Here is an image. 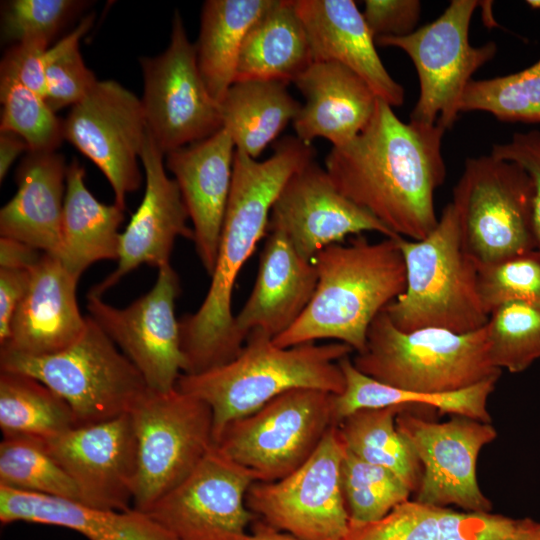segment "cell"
Returning a JSON list of instances; mask_svg holds the SVG:
<instances>
[{
    "mask_svg": "<svg viewBox=\"0 0 540 540\" xmlns=\"http://www.w3.org/2000/svg\"><path fill=\"white\" fill-rule=\"evenodd\" d=\"M440 125L404 122L378 98L362 131L332 147L325 170L335 187L398 237L421 240L437 226L434 195L446 177Z\"/></svg>",
    "mask_w": 540,
    "mask_h": 540,
    "instance_id": "1",
    "label": "cell"
},
{
    "mask_svg": "<svg viewBox=\"0 0 540 540\" xmlns=\"http://www.w3.org/2000/svg\"><path fill=\"white\" fill-rule=\"evenodd\" d=\"M315 149L296 136L279 140L273 154L257 161L235 149L229 200L207 294L180 322L183 374L221 366L239 355L246 339L237 330L232 293L243 265L268 230L275 200L289 178L314 161Z\"/></svg>",
    "mask_w": 540,
    "mask_h": 540,
    "instance_id": "2",
    "label": "cell"
},
{
    "mask_svg": "<svg viewBox=\"0 0 540 540\" xmlns=\"http://www.w3.org/2000/svg\"><path fill=\"white\" fill-rule=\"evenodd\" d=\"M398 238L370 242L360 234L319 251L312 259L318 275L314 294L299 319L273 338L274 344L287 348L333 339L363 351L375 317L406 288Z\"/></svg>",
    "mask_w": 540,
    "mask_h": 540,
    "instance_id": "3",
    "label": "cell"
},
{
    "mask_svg": "<svg viewBox=\"0 0 540 540\" xmlns=\"http://www.w3.org/2000/svg\"><path fill=\"white\" fill-rule=\"evenodd\" d=\"M352 351L341 342L282 348L270 336L253 331L233 360L197 374H181L175 387L209 405L215 444L229 423L289 390L341 394L345 379L338 361Z\"/></svg>",
    "mask_w": 540,
    "mask_h": 540,
    "instance_id": "4",
    "label": "cell"
},
{
    "mask_svg": "<svg viewBox=\"0 0 540 540\" xmlns=\"http://www.w3.org/2000/svg\"><path fill=\"white\" fill-rule=\"evenodd\" d=\"M406 269L403 294L383 310L401 331L441 328L469 333L489 314L478 288V266L463 246L458 218L448 203L434 230L421 240L397 239Z\"/></svg>",
    "mask_w": 540,
    "mask_h": 540,
    "instance_id": "5",
    "label": "cell"
},
{
    "mask_svg": "<svg viewBox=\"0 0 540 540\" xmlns=\"http://www.w3.org/2000/svg\"><path fill=\"white\" fill-rule=\"evenodd\" d=\"M351 360L381 383L425 394L460 391L501 374L490 359L485 326L469 333L432 327L404 332L384 311L371 323L363 351Z\"/></svg>",
    "mask_w": 540,
    "mask_h": 540,
    "instance_id": "6",
    "label": "cell"
},
{
    "mask_svg": "<svg viewBox=\"0 0 540 540\" xmlns=\"http://www.w3.org/2000/svg\"><path fill=\"white\" fill-rule=\"evenodd\" d=\"M0 369L31 376L67 402L76 426L129 413L148 390L138 369L90 317L67 348L31 356L0 350Z\"/></svg>",
    "mask_w": 540,
    "mask_h": 540,
    "instance_id": "7",
    "label": "cell"
},
{
    "mask_svg": "<svg viewBox=\"0 0 540 540\" xmlns=\"http://www.w3.org/2000/svg\"><path fill=\"white\" fill-rule=\"evenodd\" d=\"M533 193L517 163L492 154L466 159L451 203L463 246L478 267L536 249Z\"/></svg>",
    "mask_w": 540,
    "mask_h": 540,
    "instance_id": "8",
    "label": "cell"
},
{
    "mask_svg": "<svg viewBox=\"0 0 540 540\" xmlns=\"http://www.w3.org/2000/svg\"><path fill=\"white\" fill-rule=\"evenodd\" d=\"M136 439L133 508L146 512L180 484L214 445L211 408L178 390L148 388L129 412Z\"/></svg>",
    "mask_w": 540,
    "mask_h": 540,
    "instance_id": "9",
    "label": "cell"
},
{
    "mask_svg": "<svg viewBox=\"0 0 540 540\" xmlns=\"http://www.w3.org/2000/svg\"><path fill=\"white\" fill-rule=\"evenodd\" d=\"M333 395L310 388L284 392L229 423L215 445L256 481L280 480L304 464L336 425Z\"/></svg>",
    "mask_w": 540,
    "mask_h": 540,
    "instance_id": "10",
    "label": "cell"
},
{
    "mask_svg": "<svg viewBox=\"0 0 540 540\" xmlns=\"http://www.w3.org/2000/svg\"><path fill=\"white\" fill-rule=\"evenodd\" d=\"M476 0H452L434 21L402 37H381L377 45L396 47L413 62L419 79V97L410 120L453 127L460 104L473 74L492 60L495 42L474 47L469 42Z\"/></svg>",
    "mask_w": 540,
    "mask_h": 540,
    "instance_id": "11",
    "label": "cell"
},
{
    "mask_svg": "<svg viewBox=\"0 0 540 540\" xmlns=\"http://www.w3.org/2000/svg\"><path fill=\"white\" fill-rule=\"evenodd\" d=\"M345 446L332 425L311 457L286 477L255 481L247 508L271 527L300 540H343L350 530L341 482Z\"/></svg>",
    "mask_w": 540,
    "mask_h": 540,
    "instance_id": "12",
    "label": "cell"
},
{
    "mask_svg": "<svg viewBox=\"0 0 540 540\" xmlns=\"http://www.w3.org/2000/svg\"><path fill=\"white\" fill-rule=\"evenodd\" d=\"M140 64L148 132L164 155L223 128L220 104L204 84L179 11L174 12L166 50L141 58Z\"/></svg>",
    "mask_w": 540,
    "mask_h": 540,
    "instance_id": "13",
    "label": "cell"
},
{
    "mask_svg": "<svg viewBox=\"0 0 540 540\" xmlns=\"http://www.w3.org/2000/svg\"><path fill=\"white\" fill-rule=\"evenodd\" d=\"M180 281L171 264L158 268L152 289L125 308L87 295L89 316L133 363L149 389L168 392L186 371L175 302Z\"/></svg>",
    "mask_w": 540,
    "mask_h": 540,
    "instance_id": "14",
    "label": "cell"
},
{
    "mask_svg": "<svg viewBox=\"0 0 540 540\" xmlns=\"http://www.w3.org/2000/svg\"><path fill=\"white\" fill-rule=\"evenodd\" d=\"M256 481L214 444L196 468L145 513L177 540H246L257 518L246 506Z\"/></svg>",
    "mask_w": 540,
    "mask_h": 540,
    "instance_id": "15",
    "label": "cell"
},
{
    "mask_svg": "<svg viewBox=\"0 0 540 540\" xmlns=\"http://www.w3.org/2000/svg\"><path fill=\"white\" fill-rule=\"evenodd\" d=\"M396 427L421 463L417 502L491 512L492 503L481 491L476 476L481 449L497 437L491 423L459 415L438 423L406 410L397 415Z\"/></svg>",
    "mask_w": 540,
    "mask_h": 540,
    "instance_id": "16",
    "label": "cell"
},
{
    "mask_svg": "<svg viewBox=\"0 0 540 540\" xmlns=\"http://www.w3.org/2000/svg\"><path fill=\"white\" fill-rule=\"evenodd\" d=\"M62 123L64 139L101 170L114 203L126 210L127 195L142 181L138 159L148 128L141 100L116 81H98Z\"/></svg>",
    "mask_w": 540,
    "mask_h": 540,
    "instance_id": "17",
    "label": "cell"
},
{
    "mask_svg": "<svg viewBox=\"0 0 540 540\" xmlns=\"http://www.w3.org/2000/svg\"><path fill=\"white\" fill-rule=\"evenodd\" d=\"M268 230L283 232L298 254L312 261L345 237L377 232L398 238L377 218L345 197L314 161L294 173L275 200Z\"/></svg>",
    "mask_w": 540,
    "mask_h": 540,
    "instance_id": "18",
    "label": "cell"
},
{
    "mask_svg": "<svg viewBox=\"0 0 540 540\" xmlns=\"http://www.w3.org/2000/svg\"><path fill=\"white\" fill-rule=\"evenodd\" d=\"M45 445L77 486L82 503L119 511L133 508L137 448L129 413L74 426Z\"/></svg>",
    "mask_w": 540,
    "mask_h": 540,
    "instance_id": "19",
    "label": "cell"
},
{
    "mask_svg": "<svg viewBox=\"0 0 540 540\" xmlns=\"http://www.w3.org/2000/svg\"><path fill=\"white\" fill-rule=\"evenodd\" d=\"M140 161L145 173V192L139 207L120 236L116 269L88 294L100 296L115 286L126 274L142 264L160 268L170 263L177 237L193 240V229L180 189L164 167V154L147 133Z\"/></svg>",
    "mask_w": 540,
    "mask_h": 540,
    "instance_id": "20",
    "label": "cell"
},
{
    "mask_svg": "<svg viewBox=\"0 0 540 540\" xmlns=\"http://www.w3.org/2000/svg\"><path fill=\"white\" fill-rule=\"evenodd\" d=\"M235 145L222 128L210 137L166 154L193 225L196 253L211 276L229 200Z\"/></svg>",
    "mask_w": 540,
    "mask_h": 540,
    "instance_id": "21",
    "label": "cell"
},
{
    "mask_svg": "<svg viewBox=\"0 0 540 540\" xmlns=\"http://www.w3.org/2000/svg\"><path fill=\"white\" fill-rule=\"evenodd\" d=\"M309 41L313 62H336L360 76L392 107L404 89L386 70L375 39L353 0H292Z\"/></svg>",
    "mask_w": 540,
    "mask_h": 540,
    "instance_id": "22",
    "label": "cell"
},
{
    "mask_svg": "<svg viewBox=\"0 0 540 540\" xmlns=\"http://www.w3.org/2000/svg\"><path fill=\"white\" fill-rule=\"evenodd\" d=\"M78 280L58 258L44 253L33 268L28 290L13 316L9 338L0 350L40 356L77 341L87 324L77 302Z\"/></svg>",
    "mask_w": 540,
    "mask_h": 540,
    "instance_id": "23",
    "label": "cell"
},
{
    "mask_svg": "<svg viewBox=\"0 0 540 540\" xmlns=\"http://www.w3.org/2000/svg\"><path fill=\"white\" fill-rule=\"evenodd\" d=\"M249 298L235 316L247 340L253 331L275 338L288 330L309 304L318 282L312 261L301 257L280 230H269Z\"/></svg>",
    "mask_w": 540,
    "mask_h": 540,
    "instance_id": "24",
    "label": "cell"
},
{
    "mask_svg": "<svg viewBox=\"0 0 540 540\" xmlns=\"http://www.w3.org/2000/svg\"><path fill=\"white\" fill-rule=\"evenodd\" d=\"M294 84L305 103L292 123L306 144L318 137L332 147L347 144L366 126L378 100L360 76L336 62H313Z\"/></svg>",
    "mask_w": 540,
    "mask_h": 540,
    "instance_id": "25",
    "label": "cell"
},
{
    "mask_svg": "<svg viewBox=\"0 0 540 540\" xmlns=\"http://www.w3.org/2000/svg\"><path fill=\"white\" fill-rule=\"evenodd\" d=\"M67 166L54 152H28L16 171L17 192L0 210V234L58 258Z\"/></svg>",
    "mask_w": 540,
    "mask_h": 540,
    "instance_id": "26",
    "label": "cell"
},
{
    "mask_svg": "<svg viewBox=\"0 0 540 540\" xmlns=\"http://www.w3.org/2000/svg\"><path fill=\"white\" fill-rule=\"evenodd\" d=\"M74 530L88 540H177L148 514L95 508L82 502L0 486V522Z\"/></svg>",
    "mask_w": 540,
    "mask_h": 540,
    "instance_id": "27",
    "label": "cell"
},
{
    "mask_svg": "<svg viewBox=\"0 0 540 540\" xmlns=\"http://www.w3.org/2000/svg\"><path fill=\"white\" fill-rule=\"evenodd\" d=\"M125 210L98 201L85 184V169L73 159L67 166L58 259L78 279L92 264L119 258V227Z\"/></svg>",
    "mask_w": 540,
    "mask_h": 540,
    "instance_id": "28",
    "label": "cell"
},
{
    "mask_svg": "<svg viewBox=\"0 0 540 540\" xmlns=\"http://www.w3.org/2000/svg\"><path fill=\"white\" fill-rule=\"evenodd\" d=\"M312 63L307 34L292 0H272L245 36L234 82L294 83Z\"/></svg>",
    "mask_w": 540,
    "mask_h": 540,
    "instance_id": "29",
    "label": "cell"
},
{
    "mask_svg": "<svg viewBox=\"0 0 540 540\" xmlns=\"http://www.w3.org/2000/svg\"><path fill=\"white\" fill-rule=\"evenodd\" d=\"M345 379L341 394L333 395L335 424L361 409L394 406L420 407L439 413L465 416L491 423L487 402L498 379H490L469 388L440 394H425L399 389L381 383L360 372L349 356L338 361Z\"/></svg>",
    "mask_w": 540,
    "mask_h": 540,
    "instance_id": "30",
    "label": "cell"
},
{
    "mask_svg": "<svg viewBox=\"0 0 540 540\" xmlns=\"http://www.w3.org/2000/svg\"><path fill=\"white\" fill-rule=\"evenodd\" d=\"M272 0H207L194 44L197 65L212 98L220 104L235 81L247 32Z\"/></svg>",
    "mask_w": 540,
    "mask_h": 540,
    "instance_id": "31",
    "label": "cell"
},
{
    "mask_svg": "<svg viewBox=\"0 0 540 540\" xmlns=\"http://www.w3.org/2000/svg\"><path fill=\"white\" fill-rule=\"evenodd\" d=\"M301 104L277 81L234 82L220 102L223 128L235 149L256 159L293 122Z\"/></svg>",
    "mask_w": 540,
    "mask_h": 540,
    "instance_id": "32",
    "label": "cell"
},
{
    "mask_svg": "<svg viewBox=\"0 0 540 540\" xmlns=\"http://www.w3.org/2000/svg\"><path fill=\"white\" fill-rule=\"evenodd\" d=\"M412 407L361 409L337 426L347 450L364 461L395 473L413 492L422 477L421 463L408 440L398 431L396 417Z\"/></svg>",
    "mask_w": 540,
    "mask_h": 540,
    "instance_id": "33",
    "label": "cell"
},
{
    "mask_svg": "<svg viewBox=\"0 0 540 540\" xmlns=\"http://www.w3.org/2000/svg\"><path fill=\"white\" fill-rule=\"evenodd\" d=\"M76 426L65 400L37 379L0 372V429L3 437L46 442Z\"/></svg>",
    "mask_w": 540,
    "mask_h": 540,
    "instance_id": "34",
    "label": "cell"
},
{
    "mask_svg": "<svg viewBox=\"0 0 540 540\" xmlns=\"http://www.w3.org/2000/svg\"><path fill=\"white\" fill-rule=\"evenodd\" d=\"M0 486L81 502L77 486L45 442L32 438H2Z\"/></svg>",
    "mask_w": 540,
    "mask_h": 540,
    "instance_id": "35",
    "label": "cell"
},
{
    "mask_svg": "<svg viewBox=\"0 0 540 540\" xmlns=\"http://www.w3.org/2000/svg\"><path fill=\"white\" fill-rule=\"evenodd\" d=\"M350 527L378 521L409 500L412 491L392 471L362 460L345 448L341 464Z\"/></svg>",
    "mask_w": 540,
    "mask_h": 540,
    "instance_id": "36",
    "label": "cell"
},
{
    "mask_svg": "<svg viewBox=\"0 0 540 540\" xmlns=\"http://www.w3.org/2000/svg\"><path fill=\"white\" fill-rule=\"evenodd\" d=\"M460 111H484L505 122L540 123V59L516 73L471 80Z\"/></svg>",
    "mask_w": 540,
    "mask_h": 540,
    "instance_id": "37",
    "label": "cell"
},
{
    "mask_svg": "<svg viewBox=\"0 0 540 540\" xmlns=\"http://www.w3.org/2000/svg\"><path fill=\"white\" fill-rule=\"evenodd\" d=\"M489 356L499 369L520 373L540 359V308L507 302L489 314L485 325Z\"/></svg>",
    "mask_w": 540,
    "mask_h": 540,
    "instance_id": "38",
    "label": "cell"
},
{
    "mask_svg": "<svg viewBox=\"0 0 540 540\" xmlns=\"http://www.w3.org/2000/svg\"><path fill=\"white\" fill-rule=\"evenodd\" d=\"M0 100V131L21 136L30 152H54L61 144L63 123L45 98L3 70H0Z\"/></svg>",
    "mask_w": 540,
    "mask_h": 540,
    "instance_id": "39",
    "label": "cell"
},
{
    "mask_svg": "<svg viewBox=\"0 0 540 540\" xmlns=\"http://www.w3.org/2000/svg\"><path fill=\"white\" fill-rule=\"evenodd\" d=\"M93 21L92 15L86 16L45 53V101L54 112L80 102L98 82L79 50V41Z\"/></svg>",
    "mask_w": 540,
    "mask_h": 540,
    "instance_id": "40",
    "label": "cell"
},
{
    "mask_svg": "<svg viewBox=\"0 0 540 540\" xmlns=\"http://www.w3.org/2000/svg\"><path fill=\"white\" fill-rule=\"evenodd\" d=\"M478 288L488 314L507 302L540 308V252L534 249L478 267Z\"/></svg>",
    "mask_w": 540,
    "mask_h": 540,
    "instance_id": "41",
    "label": "cell"
},
{
    "mask_svg": "<svg viewBox=\"0 0 540 540\" xmlns=\"http://www.w3.org/2000/svg\"><path fill=\"white\" fill-rule=\"evenodd\" d=\"M86 2L75 0H12L5 6L2 30L5 39L23 41L53 36Z\"/></svg>",
    "mask_w": 540,
    "mask_h": 540,
    "instance_id": "42",
    "label": "cell"
},
{
    "mask_svg": "<svg viewBox=\"0 0 540 540\" xmlns=\"http://www.w3.org/2000/svg\"><path fill=\"white\" fill-rule=\"evenodd\" d=\"M442 508L407 500L378 521L350 527L343 540H438Z\"/></svg>",
    "mask_w": 540,
    "mask_h": 540,
    "instance_id": "43",
    "label": "cell"
},
{
    "mask_svg": "<svg viewBox=\"0 0 540 540\" xmlns=\"http://www.w3.org/2000/svg\"><path fill=\"white\" fill-rule=\"evenodd\" d=\"M518 519L491 512L455 511L443 507L438 540H505Z\"/></svg>",
    "mask_w": 540,
    "mask_h": 540,
    "instance_id": "44",
    "label": "cell"
},
{
    "mask_svg": "<svg viewBox=\"0 0 540 540\" xmlns=\"http://www.w3.org/2000/svg\"><path fill=\"white\" fill-rule=\"evenodd\" d=\"M420 13L418 0H366L362 12L375 40L411 34L417 29Z\"/></svg>",
    "mask_w": 540,
    "mask_h": 540,
    "instance_id": "45",
    "label": "cell"
},
{
    "mask_svg": "<svg viewBox=\"0 0 540 540\" xmlns=\"http://www.w3.org/2000/svg\"><path fill=\"white\" fill-rule=\"evenodd\" d=\"M491 154L520 165L533 183V225L536 250L540 252V131L518 132L508 143L496 144Z\"/></svg>",
    "mask_w": 540,
    "mask_h": 540,
    "instance_id": "46",
    "label": "cell"
},
{
    "mask_svg": "<svg viewBox=\"0 0 540 540\" xmlns=\"http://www.w3.org/2000/svg\"><path fill=\"white\" fill-rule=\"evenodd\" d=\"M48 43L41 38L17 42L6 51L0 64V70L12 73L43 98H46L44 56Z\"/></svg>",
    "mask_w": 540,
    "mask_h": 540,
    "instance_id": "47",
    "label": "cell"
},
{
    "mask_svg": "<svg viewBox=\"0 0 540 540\" xmlns=\"http://www.w3.org/2000/svg\"><path fill=\"white\" fill-rule=\"evenodd\" d=\"M33 269L0 268V347L9 338L15 311L26 294Z\"/></svg>",
    "mask_w": 540,
    "mask_h": 540,
    "instance_id": "48",
    "label": "cell"
},
{
    "mask_svg": "<svg viewBox=\"0 0 540 540\" xmlns=\"http://www.w3.org/2000/svg\"><path fill=\"white\" fill-rule=\"evenodd\" d=\"M43 254L16 239L0 238V268L33 269Z\"/></svg>",
    "mask_w": 540,
    "mask_h": 540,
    "instance_id": "49",
    "label": "cell"
},
{
    "mask_svg": "<svg viewBox=\"0 0 540 540\" xmlns=\"http://www.w3.org/2000/svg\"><path fill=\"white\" fill-rule=\"evenodd\" d=\"M29 151L26 141L14 132L0 131V181L6 177L11 165L23 152Z\"/></svg>",
    "mask_w": 540,
    "mask_h": 540,
    "instance_id": "50",
    "label": "cell"
},
{
    "mask_svg": "<svg viewBox=\"0 0 540 540\" xmlns=\"http://www.w3.org/2000/svg\"><path fill=\"white\" fill-rule=\"evenodd\" d=\"M252 532L246 540H300L288 533L279 531L259 518L253 521Z\"/></svg>",
    "mask_w": 540,
    "mask_h": 540,
    "instance_id": "51",
    "label": "cell"
},
{
    "mask_svg": "<svg viewBox=\"0 0 540 540\" xmlns=\"http://www.w3.org/2000/svg\"><path fill=\"white\" fill-rule=\"evenodd\" d=\"M505 540H540V522L531 518L518 519L515 530Z\"/></svg>",
    "mask_w": 540,
    "mask_h": 540,
    "instance_id": "52",
    "label": "cell"
},
{
    "mask_svg": "<svg viewBox=\"0 0 540 540\" xmlns=\"http://www.w3.org/2000/svg\"><path fill=\"white\" fill-rule=\"evenodd\" d=\"M526 3L533 9H540V0H528Z\"/></svg>",
    "mask_w": 540,
    "mask_h": 540,
    "instance_id": "53",
    "label": "cell"
}]
</instances>
